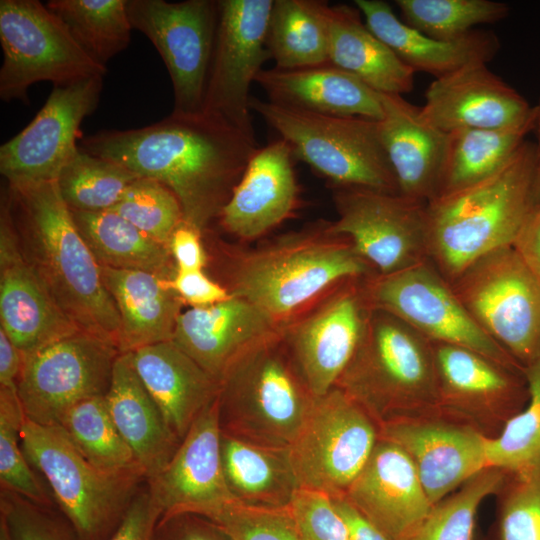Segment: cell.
Masks as SVG:
<instances>
[{
  "mask_svg": "<svg viewBox=\"0 0 540 540\" xmlns=\"http://www.w3.org/2000/svg\"><path fill=\"white\" fill-rule=\"evenodd\" d=\"M0 494V518L10 540H80L59 510L38 505L6 489H1Z\"/></svg>",
  "mask_w": 540,
  "mask_h": 540,
  "instance_id": "obj_48",
  "label": "cell"
},
{
  "mask_svg": "<svg viewBox=\"0 0 540 540\" xmlns=\"http://www.w3.org/2000/svg\"><path fill=\"white\" fill-rule=\"evenodd\" d=\"M332 502L346 526L350 540H392L344 496L332 498Z\"/></svg>",
  "mask_w": 540,
  "mask_h": 540,
  "instance_id": "obj_55",
  "label": "cell"
},
{
  "mask_svg": "<svg viewBox=\"0 0 540 540\" xmlns=\"http://www.w3.org/2000/svg\"><path fill=\"white\" fill-rule=\"evenodd\" d=\"M221 434L217 397L195 420L169 463L146 480L161 518L193 514L210 520L237 501L224 476Z\"/></svg>",
  "mask_w": 540,
  "mask_h": 540,
  "instance_id": "obj_20",
  "label": "cell"
},
{
  "mask_svg": "<svg viewBox=\"0 0 540 540\" xmlns=\"http://www.w3.org/2000/svg\"><path fill=\"white\" fill-rule=\"evenodd\" d=\"M46 6L80 48L103 67L130 42L133 28L127 0H50Z\"/></svg>",
  "mask_w": 540,
  "mask_h": 540,
  "instance_id": "obj_38",
  "label": "cell"
},
{
  "mask_svg": "<svg viewBox=\"0 0 540 540\" xmlns=\"http://www.w3.org/2000/svg\"><path fill=\"white\" fill-rule=\"evenodd\" d=\"M0 540H10L7 527L1 518H0Z\"/></svg>",
  "mask_w": 540,
  "mask_h": 540,
  "instance_id": "obj_58",
  "label": "cell"
},
{
  "mask_svg": "<svg viewBox=\"0 0 540 540\" xmlns=\"http://www.w3.org/2000/svg\"><path fill=\"white\" fill-rule=\"evenodd\" d=\"M111 210L166 246L172 233L184 221L176 195L163 183L145 177L133 181Z\"/></svg>",
  "mask_w": 540,
  "mask_h": 540,
  "instance_id": "obj_45",
  "label": "cell"
},
{
  "mask_svg": "<svg viewBox=\"0 0 540 540\" xmlns=\"http://www.w3.org/2000/svg\"><path fill=\"white\" fill-rule=\"evenodd\" d=\"M120 353L114 344L77 330L22 357L17 389L25 417L58 426L74 405L105 396Z\"/></svg>",
  "mask_w": 540,
  "mask_h": 540,
  "instance_id": "obj_13",
  "label": "cell"
},
{
  "mask_svg": "<svg viewBox=\"0 0 540 540\" xmlns=\"http://www.w3.org/2000/svg\"><path fill=\"white\" fill-rule=\"evenodd\" d=\"M336 387L378 426L442 415L432 342L382 310L370 308Z\"/></svg>",
  "mask_w": 540,
  "mask_h": 540,
  "instance_id": "obj_5",
  "label": "cell"
},
{
  "mask_svg": "<svg viewBox=\"0 0 540 540\" xmlns=\"http://www.w3.org/2000/svg\"><path fill=\"white\" fill-rule=\"evenodd\" d=\"M58 426L96 467L111 472L144 474L118 432L108 411L105 396L91 397L74 405L64 414Z\"/></svg>",
  "mask_w": 540,
  "mask_h": 540,
  "instance_id": "obj_39",
  "label": "cell"
},
{
  "mask_svg": "<svg viewBox=\"0 0 540 540\" xmlns=\"http://www.w3.org/2000/svg\"><path fill=\"white\" fill-rule=\"evenodd\" d=\"M289 506L299 540H350L330 496L299 488Z\"/></svg>",
  "mask_w": 540,
  "mask_h": 540,
  "instance_id": "obj_49",
  "label": "cell"
},
{
  "mask_svg": "<svg viewBox=\"0 0 540 540\" xmlns=\"http://www.w3.org/2000/svg\"><path fill=\"white\" fill-rule=\"evenodd\" d=\"M363 289L370 308L395 316L429 341L461 346L525 372L473 320L429 259L392 274L369 276L363 280Z\"/></svg>",
  "mask_w": 540,
  "mask_h": 540,
  "instance_id": "obj_12",
  "label": "cell"
},
{
  "mask_svg": "<svg viewBox=\"0 0 540 540\" xmlns=\"http://www.w3.org/2000/svg\"><path fill=\"white\" fill-rule=\"evenodd\" d=\"M83 240L100 264L172 278L176 265L168 246L157 242L113 210H71Z\"/></svg>",
  "mask_w": 540,
  "mask_h": 540,
  "instance_id": "obj_35",
  "label": "cell"
},
{
  "mask_svg": "<svg viewBox=\"0 0 540 540\" xmlns=\"http://www.w3.org/2000/svg\"><path fill=\"white\" fill-rule=\"evenodd\" d=\"M528 400L500 432L488 437V466L516 475L540 467V357L525 368Z\"/></svg>",
  "mask_w": 540,
  "mask_h": 540,
  "instance_id": "obj_41",
  "label": "cell"
},
{
  "mask_svg": "<svg viewBox=\"0 0 540 540\" xmlns=\"http://www.w3.org/2000/svg\"><path fill=\"white\" fill-rule=\"evenodd\" d=\"M201 237L200 231L184 221L172 233L167 246L177 270H203L206 266Z\"/></svg>",
  "mask_w": 540,
  "mask_h": 540,
  "instance_id": "obj_53",
  "label": "cell"
},
{
  "mask_svg": "<svg viewBox=\"0 0 540 540\" xmlns=\"http://www.w3.org/2000/svg\"><path fill=\"white\" fill-rule=\"evenodd\" d=\"M20 351L0 328V388L18 393L17 384L22 369Z\"/></svg>",
  "mask_w": 540,
  "mask_h": 540,
  "instance_id": "obj_56",
  "label": "cell"
},
{
  "mask_svg": "<svg viewBox=\"0 0 540 540\" xmlns=\"http://www.w3.org/2000/svg\"><path fill=\"white\" fill-rule=\"evenodd\" d=\"M0 98L29 104L28 91L40 81L54 86L104 76L63 22L38 0L0 1Z\"/></svg>",
  "mask_w": 540,
  "mask_h": 540,
  "instance_id": "obj_10",
  "label": "cell"
},
{
  "mask_svg": "<svg viewBox=\"0 0 540 540\" xmlns=\"http://www.w3.org/2000/svg\"><path fill=\"white\" fill-rule=\"evenodd\" d=\"M535 109V125L533 132L536 137L535 146V181H534V205L540 203V97Z\"/></svg>",
  "mask_w": 540,
  "mask_h": 540,
  "instance_id": "obj_57",
  "label": "cell"
},
{
  "mask_svg": "<svg viewBox=\"0 0 540 540\" xmlns=\"http://www.w3.org/2000/svg\"><path fill=\"white\" fill-rule=\"evenodd\" d=\"M79 149L166 185L181 204L184 222L203 234L258 145L256 137L218 117L172 112L141 128L98 131L81 138Z\"/></svg>",
  "mask_w": 540,
  "mask_h": 540,
  "instance_id": "obj_1",
  "label": "cell"
},
{
  "mask_svg": "<svg viewBox=\"0 0 540 540\" xmlns=\"http://www.w3.org/2000/svg\"><path fill=\"white\" fill-rule=\"evenodd\" d=\"M137 178L118 163L79 149L56 183L70 210L100 212L111 210Z\"/></svg>",
  "mask_w": 540,
  "mask_h": 540,
  "instance_id": "obj_42",
  "label": "cell"
},
{
  "mask_svg": "<svg viewBox=\"0 0 540 540\" xmlns=\"http://www.w3.org/2000/svg\"><path fill=\"white\" fill-rule=\"evenodd\" d=\"M121 323L120 352L171 341L183 301L160 274L101 266Z\"/></svg>",
  "mask_w": 540,
  "mask_h": 540,
  "instance_id": "obj_31",
  "label": "cell"
},
{
  "mask_svg": "<svg viewBox=\"0 0 540 540\" xmlns=\"http://www.w3.org/2000/svg\"><path fill=\"white\" fill-rule=\"evenodd\" d=\"M314 398L281 334L239 359L219 381L221 430L262 445L287 448Z\"/></svg>",
  "mask_w": 540,
  "mask_h": 540,
  "instance_id": "obj_6",
  "label": "cell"
},
{
  "mask_svg": "<svg viewBox=\"0 0 540 540\" xmlns=\"http://www.w3.org/2000/svg\"><path fill=\"white\" fill-rule=\"evenodd\" d=\"M402 21L432 38L451 41L473 27L493 24L510 12L504 2L493 0H396Z\"/></svg>",
  "mask_w": 540,
  "mask_h": 540,
  "instance_id": "obj_43",
  "label": "cell"
},
{
  "mask_svg": "<svg viewBox=\"0 0 540 540\" xmlns=\"http://www.w3.org/2000/svg\"><path fill=\"white\" fill-rule=\"evenodd\" d=\"M170 286L191 307H206L228 299V289L208 277L203 270H177Z\"/></svg>",
  "mask_w": 540,
  "mask_h": 540,
  "instance_id": "obj_51",
  "label": "cell"
},
{
  "mask_svg": "<svg viewBox=\"0 0 540 540\" xmlns=\"http://www.w3.org/2000/svg\"><path fill=\"white\" fill-rule=\"evenodd\" d=\"M319 0H273L266 45L279 69L329 62L326 23Z\"/></svg>",
  "mask_w": 540,
  "mask_h": 540,
  "instance_id": "obj_37",
  "label": "cell"
},
{
  "mask_svg": "<svg viewBox=\"0 0 540 540\" xmlns=\"http://www.w3.org/2000/svg\"><path fill=\"white\" fill-rule=\"evenodd\" d=\"M293 159L281 138L258 147L218 216L220 226L253 240L291 217L300 203Z\"/></svg>",
  "mask_w": 540,
  "mask_h": 540,
  "instance_id": "obj_25",
  "label": "cell"
},
{
  "mask_svg": "<svg viewBox=\"0 0 540 540\" xmlns=\"http://www.w3.org/2000/svg\"><path fill=\"white\" fill-rule=\"evenodd\" d=\"M449 284L479 327L524 368L540 357V281L512 246L477 259Z\"/></svg>",
  "mask_w": 540,
  "mask_h": 540,
  "instance_id": "obj_9",
  "label": "cell"
},
{
  "mask_svg": "<svg viewBox=\"0 0 540 540\" xmlns=\"http://www.w3.org/2000/svg\"><path fill=\"white\" fill-rule=\"evenodd\" d=\"M432 346L442 414L488 436L487 430H501L528 400L525 373L461 346Z\"/></svg>",
  "mask_w": 540,
  "mask_h": 540,
  "instance_id": "obj_19",
  "label": "cell"
},
{
  "mask_svg": "<svg viewBox=\"0 0 540 540\" xmlns=\"http://www.w3.org/2000/svg\"><path fill=\"white\" fill-rule=\"evenodd\" d=\"M22 450L45 479L59 511L80 540H108L141 487L140 472H111L88 461L59 426L25 417Z\"/></svg>",
  "mask_w": 540,
  "mask_h": 540,
  "instance_id": "obj_8",
  "label": "cell"
},
{
  "mask_svg": "<svg viewBox=\"0 0 540 540\" xmlns=\"http://www.w3.org/2000/svg\"><path fill=\"white\" fill-rule=\"evenodd\" d=\"M283 325L249 301L231 295L179 315L172 341L218 382L259 345L282 334Z\"/></svg>",
  "mask_w": 540,
  "mask_h": 540,
  "instance_id": "obj_23",
  "label": "cell"
},
{
  "mask_svg": "<svg viewBox=\"0 0 540 540\" xmlns=\"http://www.w3.org/2000/svg\"><path fill=\"white\" fill-rule=\"evenodd\" d=\"M132 28L158 50L170 75L175 113L203 111L212 60L218 0H127Z\"/></svg>",
  "mask_w": 540,
  "mask_h": 540,
  "instance_id": "obj_14",
  "label": "cell"
},
{
  "mask_svg": "<svg viewBox=\"0 0 540 540\" xmlns=\"http://www.w3.org/2000/svg\"><path fill=\"white\" fill-rule=\"evenodd\" d=\"M511 476L499 506L497 540H540V467Z\"/></svg>",
  "mask_w": 540,
  "mask_h": 540,
  "instance_id": "obj_47",
  "label": "cell"
},
{
  "mask_svg": "<svg viewBox=\"0 0 540 540\" xmlns=\"http://www.w3.org/2000/svg\"><path fill=\"white\" fill-rule=\"evenodd\" d=\"M273 0H218V24L203 113L255 137L250 86L271 59L266 45Z\"/></svg>",
  "mask_w": 540,
  "mask_h": 540,
  "instance_id": "obj_16",
  "label": "cell"
},
{
  "mask_svg": "<svg viewBox=\"0 0 540 540\" xmlns=\"http://www.w3.org/2000/svg\"><path fill=\"white\" fill-rule=\"evenodd\" d=\"M21 251L64 315L120 351L121 323L101 266L79 233L56 181L2 193Z\"/></svg>",
  "mask_w": 540,
  "mask_h": 540,
  "instance_id": "obj_2",
  "label": "cell"
},
{
  "mask_svg": "<svg viewBox=\"0 0 540 540\" xmlns=\"http://www.w3.org/2000/svg\"><path fill=\"white\" fill-rule=\"evenodd\" d=\"M155 540H229L206 518L181 514L160 518Z\"/></svg>",
  "mask_w": 540,
  "mask_h": 540,
  "instance_id": "obj_52",
  "label": "cell"
},
{
  "mask_svg": "<svg viewBox=\"0 0 540 540\" xmlns=\"http://www.w3.org/2000/svg\"><path fill=\"white\" fill-rule=\"evenodd\" d=\"M25 419L18 393L0 388V483L1 489L55 508L53 497L43 487L21 446L20 433Z\"/></svg>",
  "mask_w": 540,
  "mask_h": 540,
  "instance_id": "obj_44",
  "label": "cell"
},
{
  "mask_svg": "<svg viewBox=\"0 0 540 540\" xmlns=\"http://www.w3.org/2000/svg\"><path fill=\"white\" fill-rule=\"evenodd\" d=\"M533 109L534 106L484 62L470 63L435 78L421 106L426 119L446 133L515 125L528 119Z\"/></svg>",
  "mask_w": 540,
  "mask_h": 540,
  "instance_id": "obj_24",
  "label": "cell"
},
{
  "mask_svg": "<svg viewBox=\"0 0 540 540\" xmlns=\"http://www.w3.org/2000/svg\"><path fill=\"white\" fill-rule=\"evenodd\" d=\"M337 219L328 231L347 238L379 275L428 260L426 204L399 193L334 188Z\"/></svg>",
  "mask_w": 540,
  "mask_h": 540,
  "instance_id": "obj_15",
  "label": "cell"
},
{
  "mask_svg": "<svg viewBox=\"0 0 540 540\" xmlns=\"http://www.w3.org/2000/svg\"><path fill=\"white\" fill-rule=\"evenodd\" d=\"M249 106L287 142L295 159L334 188L399 193L377 120L319 114L252 96Z\"/></svg>",
  "mask_w": 540,
  "mask_h": 540,
  "instance_id": "obj_7",
  "label": "cell"
},
{
  "mask_svg": "<svg viewBox=\"0 0 540 540\" xmlns=\"http://www.w3.org/2000/svg\"><path fill=\"white\" fill-rule=\"evenodd\" d=\"M344 497L392 540H402L433 506L407 453L379 438Z\"/></svg>",
  "mask_w": 540,
  "mask_h": 540,
  "instance_id": "obj_26",
  "label": "cell"
},
{
  "mask_svg": "<svg viewBox=\"0 0 540 540\" xmlns=\"http://www.w3.org/2000/svg\"><path fill=\"white\" fill-rule=\"evenodd\" d=\"M329 63L353 74L379 93H409L415 72L362 21L357 7L323 1Z\"/></svg>",
  "mask_w": 540,
  "mask_h": 540,
  "instance_id": "obj_33",
  "label": "cell"
},
{
  "mask_svg": "<svg viewBox=\"0 0 540 540\" xmlns=\"http://www.w3.org/2000/svg\"><path fill=\"white\" fill-rule=\"evenodd\" d=\"M508 475L496 468L484 469L434 504L421 523L402 540H474L480 505L503 490Z\"/></svg>",
  "mask_w": 540,
  "mask_h": 540,
  "instance_id": "obj_40",
  "label": "cell"
},
{
  "mask_svg": "<svg viewBox=\"0 0 540 540\" xmlns=\"http://www.w3.org/2000/svg\"><path fill=\"white\" fill-rule=\"evenodd\" d=\"M268 100L304 111L380 120V93L331 64L297 69H263L256 82Z\"/></svg>",
  "mask_w": 540,
  "mask_h": 540,
  "instance_id": "obj_29",
  "label": "cell"
},
{
  "mask_svg": "<svg viewBox=\"0 0 540 540\" xmlns=\"http://www.w3.org/2000/svg\"><path fill=\"white\" fill-rule=\"evenodd\" d=\"M367 27L414 72L439 78L474 62L487 63L500 48L491 31L474 29L462 38L443 41L407 25L381 0H356Z\"/></svg>",
  "mask_w": 540,
  "mask_h": 540,
  "instance_id": "obj_30",
  "label": "cell"
},
{
  "mask_svg": "<svg viewBox=\"0 0 540 540\" xmlns=\"http://www.w3.org/2000/svg\"><path fill=\"white\" fill-rule=\"evenodd\" d=\"M364 279L342 283L307 314L283 325L282 340L314 397L336 386L360 342L370 310Z\"/></svg>",
  "mask_w": 540,
  "mask_h": 540,
  "instance_id": "obj_18",
  "label": "cell"
},
{
  "mask_svg": "<svg viewBox=\"0 0 540 540\" xmlns=\"http://www.w3.org/2000/svg\"><path fill=\"white\" fill-rule=\"evenodd\" d=\"M379 433L410 457L432 505L489 468L488 436L464 423L439 417L403 420L379 426Z\"/></svg>",
  "mask_w": 540,
  "mask_h": 540,
  "instance_id": "obj_21",
  "label": "cell"
},
{
  "mask_svg": "<svg viewBox=\"0 0 540 540\" xmlns=\"http://www.w3.org/2000/svg\"><path fill=\"white\" fill-rule=\"evenodd\" d=\"M244 252L230 270L231 295L257 306L279 324L342 283L376 274L351 242L327 224L283 235Z\"/></svg>",
  "mask_w": 540,
  "mask_h": 540,
  "instance_id": "obj_4",
  "label": "cell"
},
{
  "mask_svg": "<svg viewBox=\"0 0 540 540\" xmlns=\"http://www.w3.org/2000/svg\"><path fill=\"white\" fill-rule=\"evenodd\" d=\"M209 521L229 540H299L289 505L273 507L237 500Z\"/></svg>",
  "mask_w": 540,
  "mask_h": 540,
  "instance_id": "obj_46",
  "label": "cell"
},
{
  "mask_svg": "<svg viewBox=\"0 0 540 540\" xmlns=\"http://www.w3.org/2000/svg\"><path fill=\"white\" fill-rule=\"evenodd\" d=\"M379 438L378 424L340 388L315 397L287 447L299 488L344 496Z\"/></svg>",
  "mask_w": 540,
  "mask_h": 540,
  "instance_id": "obj_11",
  "label": "cell"
},
{
  "mask_svg": "<svg viewBox=\"0 0 540 540\" xmlns=\"http://www.w3.org/2000/svg\"><path fill=\"white\" fill-rule=\"evenodd\" d=\"M110 416L146 480L171 460L180 441L169 429L159 407L136 374L129 353L117 357L105 395Z\"/></svg>",
  "mask_w": 540,
  "mask_h": 540,
  "instance_id": "obj_32",
  "label": "cell"
},
{
  "mask_svg": "<svg viewBox=\"0 0 540 540\" xmlns=\"http://www.w3.org/2000/svg\"><path fill=\"white\" fill-rule=\"evenodd\" d=\"M127 353L169 429L181 442L199 415L217 399L219 382L172 340Z\"/></svg>",
  "mask_w": 540,
  "mask_h": 540,
  "instance_id": "obj_28",
  "label": "cell"
},
{
  "mask_svg": "<svg viewBox=\"0 0 540 540\" xmlns=\"http://www.w3.org/2000/svg\"><path fill=\"white\" fill-rule=\"evenodd\" d=\"M103 76L53 86L33 120L0 147V173L10 185L57 181L79 152L80 126L97 108Z\"/></svg>",
  "mask_w": 540,
  "mask_h": 540,
  "instance_id": "obj_17",
  "label": "cell"
},
{
  "mask_svg": "<svg viewBox=\"0 0 540 540\" xmlns=\"http://www.w3.org/2000/svg\"><path fill=\"white\" fill-rule=\"evenodd\" d=\"M534 125L535 109L528 119L515 125L458 129L448 133L437 196L474 184L498 171L527 140Z\"/></svg>",
  "mask_w": 540,
  "mask_h": 540,
  "instance_id": "obj_36",
  "label": "cell"
},
{
  "mask_svg": "<svg viewBox=\"0 0 540 540\" xmlns=\"http://www.w3.org/2000/svg\"><path fill=\"white\" fill-rule=\"evenodd\" d=\"M535 146L526 140L492 175L426 204L428 259L449 282L514 240L534 206Z\"/></svg>",
  "mask_w": 540,
  "mask_h": 540,
  "instance_id": "obj_3",
  "label": "cell"
},
{
  "mask_svg": "<svg viewBox=\"0 0 540 540\" xmlns=\"http://www.w3.org/2000/svg\"><path fill=\"white\" fill-rule=\"evenodd\" d=\"M221 458L227 485L241 502L288 506L299 489L287 448L222 432Z\"/></svg>",
  "mask_w": 540,
  "mask_h": 540,
  "instance_id": "obj_34",
  "label": "cell"
},
{
  "mask_svg": "<svg viewBox=\"0 0 540 540\" xmlns=\"http://www.w3.org/2000/svg\"><path fill=\"white\" fill-rule=\"evenodd\" d=\"M0 328L22 357L79 330L25 259L5 199L0 208Z\"/></svg>",
  "mask_w": 540,
  "mask_h": 540,
  "instance_id": "obj_22",
  "label": "cell"
},
{
  "mask_svg": "<svg viewBox=\"0 0 540 540\" xmlns=\"http://www.w3.org/2000/svg\"><path fill=\"white\" fill-rule=\"evenodd\" d=\"M512 247L540 281V203L528 213Z\"/></svg>",
  "mask_w": 540,
  "mask_h": 540,
  "instance_id": "obj_54",
  "label": "cell"
},
{
  "mask_svg": "<svg viewBox=\"0 0 540 540\" xmlns=\"http://www.w3.org/2000/svg\"><path fill=\"white\" fill-rule=\"evenodd\" d=\"M380 99L378 129L399 194L428 203L439 191L449 135L403 95L380 93Z\"/></svg>",
  "mask_w": 540,
  "mask_h": 540,
  "instance_id": "obj_27",
  "label": "cell"
},
{
  "mask_svg": "<svg viewBox=\"0 0 540 540\" xmlns=\"http://www.w3.org/2000/svg\"><path fill=\"white\" fill-rule=\"evenodd\" d=\"M161 510L145 483L108 540H155Z\"/></svg>",
  "mask_w": 540,
  "mask_h": 540,
  "instance_id": "obj_50",
  "label": "cell"
}]
</instances>
